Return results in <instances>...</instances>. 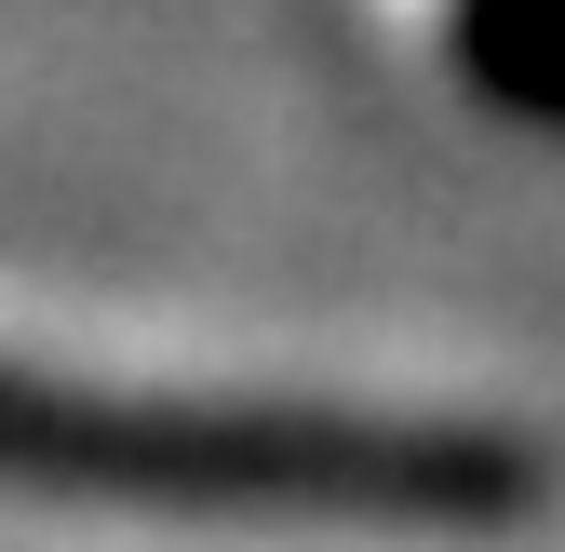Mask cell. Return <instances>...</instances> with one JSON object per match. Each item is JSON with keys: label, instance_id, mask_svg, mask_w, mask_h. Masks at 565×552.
<instances>
[{"label": "cell", "instance_id": "6da1fadb", "mask_svg": "<svg viewBox=\"0 0 565 552\" xmlns=\"http://www.w3.org/2000/svg\"><path fill=\"white\" fill-rule=\"evenodd\" d=\"M0 471L175 512H337V526H471L512 499V458L471 432H364V418H135L0 378Z\"/></svg>", "mask_w": 565, "mask_h": 552}]
</instances>
